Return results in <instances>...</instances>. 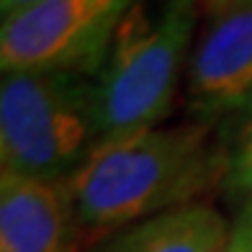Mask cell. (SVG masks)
<instances>
[{
  "instance_id": "cell-2",
  "label": "cell",
  "mask_w": 252,
  "mask_h": 252,
  "mask_svg": "<svg viewBox=\"0 0 252 252\" xmlns=\"http://www.w3.org/2000/svg\"><path fill=\"white\" fill-rule=\"evenodd\" d=\"M198 21V0H136L126 10L95 75L98 139L159 126L173 113Z\"/></svg>"
},
{
  "instance_id": "cell-9",
  "label": "cell",
  "mask_w": 252,
  "mask_h": 252,
  "mask_svg": "<svg viewBox=\"0 0 252 252\" xmlns=\"http://www.w3.org/2000/svg\"><path fill=\"white\" fill-rule=\"evenodd\" d=\"M224 252H252V221L245 219L242 214H239L237 224L232 226V234H229Z\"/></svg>"
},
{
  "instance_id": "cell-7",
  "label": "cell",
  "mask_w": 252,
  "mask_h": 252,
  "mask_svg": "<svg viewBox=\"0 0 252 252\" xmlns=\"http://www.w3.org/2000/svg\"><path fill=\"white\" fill-rule=\"evenodd\" d=\"M232 226L206 201L170 209L111 239L119 252H224Z\"/></svg>"
},
{
  "instance_id": "cell-10",
  "label": "cell",
  "mask_w": 252,
  "mask_h": 252,
  "mask_svg": "<svg viewBox=\"0 0 252 252\" xmlns=\"http://www.w3.org/2000/svg\"><path fill=\"white\" fill-rule=\"evenodd\" d=\"M33 3H39V0H0V10H3V18L10 16V13H16V10H24Z\"/></svg>"
},
{
  "instance_id": "cell-5",
  "label": "cell",
  "mask_w": 252,
  "mask_h": 252,
  "mask_svg": "<svg viewBox=\"0 0 252 252\" xmlns=\"http://www.w3.org/2000/svg\"><path fill=\"white\" fill-rule=\"evenodd\" d=\"M198 8L186 90L193 111L209 116L252 100V0H198Z\"/></svg>"
},
{
  "instance_id": "cell-6",
  "label": "cell",
  "mask_w": 252,
  "mask_h": 252,
  "mask_svg": "<svg viewBox=\"0 0 252 252\" xmlns=\"http://www.w3.org/2000/svg\"><path fill=\"white\" fill-rule=\"evenodd\" d=\"M85 239L67 180L0 173V252H77Z\"/></svg>"
},
{
  "instance_id": "cell-12",
  "label": "cell",
  "mask_w": 252,
  "mask_h": 252,
  "mask_svg": "<svg viewBox=\"0 0 252 252\" xmlns=\"http://www.w3.org/2000/svg\"><path fill=\"white\" fill-rule=\"evenodd\" d=\"M100 252H119V250H116V247H113V242H108V245H106V247H103Z\"/></svg>"
},
{
  "instance_id": "cell-4",
  "label": "cell",
  "mask_w": 252,
  "mask_h": 252,
  "mask_svg": "<svg viewBox=\"0 0 252 252\" xmlns=\"http://www.w3.org/2000/svg\"><path fill=\"white\" fill-rule=\"evenodd\" d=\"M136 0H39L3 18L5 72H77L93 77Z\"/></svg>"
},
{
  "instance_id": "cell-3",
  "label": "cell",
  "mask_w": 252,
  "mask_h": 252,
  "mask_svg": "<svg viewBox=\"0 0 252 252\" xmlns=\"http://www.w3.org/2000/svg\"><path fill=\"white\" fill-rule=\"evenodd\" d=\"M98 142L95 77L5 72L0 83L3 173L67 180Z\"/></svg>"
},
{
  "instance_id": "cell-1",
  "label": "cell",
  "mask_w": 252,
  "mask_h": 252,
  "mask_svg": "<svg viewBox=\"0 0 252 252\" xmlns=\"http://www.w3.org/2000/svg\"><path fill=\"white\" fill-rule=\"evenodd\" d=\"M224 175L226 150L216 144L211 121L198 119L103 136L67 178V188L90 237L198 201L224 186Z\"/></svg>"
},
{
  "instance_id": "cell-8",
  "label": "cell",
  "mask_w": 252,
  "mask_h": 252,
  "mask_svg": "<svg viewBox=\"0 0 252 252\" xmlns=\"http://www.w3.org/2000/svg\"><path fill=\"white\" fill-rule=\"evenodd\" d=\"M224 188L242 193L247 201H252V113L239 126L232 150H226Z\"/></svg>"
},
{
  "instance_id": "cell-11",
  "label": "cell",
  "mask_w": 252,
  "mask_h": 252,
  "mask_svg": "<svg viewBox=\"0 0 252 252\" xmlns=\"http://www.w3.org/2000/svg\"><path fill=\"white\" fill-rule=\"evenodd\" d=\"M242 216L252 221V201H247V203H245V211H242Z\"/></svg>"
}]
</instances>
